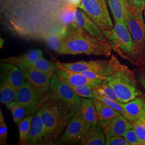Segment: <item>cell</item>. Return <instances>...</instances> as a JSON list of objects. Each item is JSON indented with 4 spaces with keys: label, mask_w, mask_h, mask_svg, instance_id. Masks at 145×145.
Masks as SVG:
<instances>
[{
    "label": "cell",
    "mask_w": 145,
    "mask_h": 145,
    "mask_svg": "<svg viewBox=\"0 0 145 145\" xmlns=\"http://www.w3.org/2000/svg\"><path fill=\"white\" fill-rule=\"evenodd\" d=\"M112 50L108 42L101 40L83 29L71 25L57 53L62 54H83L109 57Z\"/></svg>",
    "instance_id": "cell-1"
},
{
    "label": "cell",
    "mask_w": 145,
    "mask_h": 145,
    "mask_svg": "<svg viewBox=\"0 0 145 145\" xmlns=\"http://www.w3.org/2000/svg\"><path fill=\"white\" fill-rule=\"evenodd\" d=\"M109 61L110 72L106 80L122 103L145 96L133 71L122 64L114 55H111Z\"/></svg>",
    "instance_id": "cell-2"
},
{
    "label": "cell",
    "mask_w": 145,
    "mask_h": 145,
    "mask_svg": "<svg viewBox=\"0 0 145 145\" xmlns=\"http://www.w3.org/2000/svg\"><path fill=\"white\" fill-rule=\"evenodd\" d=\"M45 127L44 141L57 140L75 114L66 104L55 99H47L38 109Z\"/></svg>",
    "instance_id": "cell-3"
},
{
    "label": "cell",
    "mask_w": 145,
    "mask_h": 145,
    "mask_svg": "<svg viewBox=\"0 0 145 145\" xmlns=\"http://www.w3.org/2000/svg\"><path fill=\"white\" fill-rule=\"evenodd\" d=\"M102 32L114 51L123 59L139 66L135 53L133 40L125 23L114 22V25L112 29Z\"/></svg>",
    "instance_id": "cell-4"
},
{
    "label": "cell",
    "mask_w": 145,
    "mask_h": 145,
    "mask_svg": "<svg viewBox=\"0 0 145 145\" xmlns=\"http://www.w3.org/2000/svg\"><path fill=\"white\" fill-rule=\"evenodd\" d=\"M142 12L128 8L126 16V24L133 40L139 66H144L145 63V24Z\"/></svg>",
    "instance_id": "cell-5"
},
{
    "label": "cell",
    "mask_w": 145,
    "mask_h": 145,
    "mask_svg": "<svg viewBox=\"0 0 145 145\" xmlns=\"http://www.w3.org/2000/svg\"><path fill=\"white\" fill-rule=\"evenodd\" d=\"M102 31L114 27L105 0H81L78 7Z\"/></svg>",
    "instance_id": "cell-6"
},
{
    "label": "cell",
    "mask_w": 145,
    "mask_h": 145,
    "mask_svg": "<svg viewBox=\"0 0 145 145\" xmlns=\"http://www.w3.org/2000/svg\"><path fill=\"white\" fill-rule=\"evenodd\" d=\"M47 99H55L66 104L72 111L76 112L81 108L80 97L71 87L61 81L54 73L52 75Z\"/></svg>",
    "instance_id": "cell-7"
},
{
    "label": "cell",
    "mask_w": 145,
    "mask_h": 145,
    "mask_svg": "<svg viewBox=\"0 0 145 145\" xmlns=\"http://www.w3.org/2000/svg\"><path fill=\"white\" fill-rule=\"evenodd\" d=\"M29 81H25L17 91L15 101L26 107V116L34 114L47 98L43 96Z\"/></svg>",
    "instance_id": "cell-8"
},
{
    "label": "cell",
    "mask_w": 145,
    "mask_h": 145,
    "mask_svg": "<svg viewBox=\"0 0 145 145\" xmlns=\"http://www.w3.org/2000/svg\"><path fill=\"white\" fill-rule=\"evenodd\" d=\"M90 126L91 124L84 118L81 110H78L69 121L61 142L67 144H76L88 131Z\"/></svg>",
    "instance_id": "cell-9"
},
{
    "label": "cell",
    "mask_w": 145,
    "mask_h": 145,
    "mask_svg": "<svg viewBox=\"0 0 145 145\" xmlns=\"http://www.w3.org/2000/svg\"><path fill=\"white\" fill-rule=\"evenodd\" d=\"M55 73L57 77L68 85L88 86L93 89H97L101 87V81L93 80L84 76L81 72H75L64 67L62 63L57 61L54 63Z\"/></svg>",
    "instance_id": "cell-10"
},
{
    "label": "cell",
    "mask_w": 145,
    "mask_h": 145,
    "mask_svg": "<svg viewBox=\"0 0 145 145\" xmlns=\"http://www.w3.org/2000/svg\"><path fill=\"white\" fill-rule=\"evenodd\" d=\"M16 66L21 68L27 81L39 93L44 94L48 90L52 76L24 63H18Z\"/></svg>",
    "instance_id": "cell-11"
},
{
    "label": "cell",
    "mask_w": 145,
    "mask_h": 145,
    "mask_svg": "<svg viewBox=\"0 0 145 145\" xmlns=\"http://www.w3.org/2000/svg\"><path fill=\"white\" fill-rule=\"evenodd\" d=\"M62 65L64 67L75 72H81L89 70L105 76H109L110 72V61L106 60L65 62L62 63Z\"/></svg>",
    "instance_id": "cell-12"
},
{
    "label": "cell",
    "mask_w": 145,
    "mask_h": 145,
    "mask_svg": "<svg viewBox=\"0 0 145 145\" xmlns=\"http://www.w3.org/2000/svg\"><path fill=\"white\" fill-rule=\"evenodd\" d=\"M106 139L114 135H124L125 132L133 128L132 123L122 115L99 122Z\"/></svg>",
    "instance_id": "cell-13"
},
{
    "label": "cell",
    "mask_w": 145,
    "mask_h": 145,
    "mask_svg": "<svg viewBox=\"0 0 145 145\" xmlns=\"http://www.w3.org/2000/svg\"><path fill=\"white\" fill-rule=\"evenodd\" d=\"M71 25L83 29L101 40L108 42L102 31L78 8H76L75 10L73 21Z\"/></svg>",
    "instance_id": "cell-14"
},
{
    "label": "cell",
    "mask_w": 145,
    "mask_h": 145,
    "mask_svg": "<svg viewBox=\"0 0 145 145\" xmlns=\"http://www.w3.org/2000/svg\"><path fill=\"white\" fill-rule=\"evenodd\" d=\"M1 75L5 78L17 90L26 81V78L23 71L12 63L2 62L1 64Z\"/></svg>",
    "instance_id": "cell-15"
},
{
    "label": "cell",
    "mask_w": 145,
    "mask_h": 145,
    "mask_svg": "<svg viewBox=\"0 0 145 145\" xmlns=\"http://www.w3.org/2000/svg\"><path fill=\"white\" fill-rule=\"evenodd\" d=\"M45 127L38 111L33 115L31 126L25 144L37 145L44 141Z\"/></svg>",
    "instance_id": "cell-16"
},
{
    "label": "cell",
    "mask_w": 145,
    "mask_h": 145,
    "mask_svg": "<svg viewBox=\"0 0 145 145\" xmlns=\"http://www.w3.org/2000/svg\"><path fill=\"white\" fill-rule=\"evenodd\" d=\"M79 145H106V138L100 125H91L90 129L78 142Z\"/></svg>",
    "instance_id": "cell-17"
},
{
    "label": "cell",
    "mask_w": 145,
    "mask_h": 145,
    "mask_svg": "<svg viewBox=\"0 0 145 145\" xmlns=\"http://www.w3.org/2000/svg\"><path fill=\"white\" fill-rule=\"evenodd\" d=\"M121 105L131 116L135 119L145 120V96L135 97Z\"/></svg>",
    "instance_id": "cell-18"
},
{
    "label": "cell",
    "mask_w": 145,
    "mask_h": 145,
    "mask_svg": "<svg viewBox=\"0 0 145 145\" xmlns=\"http://www.w3.org/2000/svg\"><path fill=\"white\" fill-rule=\"evenodd\" d=\"M106 1L114 22H120L126 24V16L128 11L129 0Z\"/></svg>",
    "instance_id": "cell-19"
},
{
    "label": "cell",
    "mask_w": 145,
    "mask_h": 145,
    "mask_svg": "<svg viewBox=\"0 0 145 145\" xmlns=\"http://www.w3.org/2000/svg\"><path fill=\"white\" fill-rule=\"evenodd\" d=\"M81 105V111L84 118L91 125H96L99 123V117L96 107L91 99L80 97Z\"/></svg>",
    "instance_id": "cell-20"
},
{
    "label": "cell",
    "mask_w": 145,
    "mask_h": 145,
    "mask_svg": "<svg viewBox=\"0 0 145 145\" xmlns=\"http://www.w3.org/2000/svg\"><path fill=\"white\" fill-rule=\"evenodd\" d=\"M0 102L6 106L15 101L18 90H16L5 78L0 77Z\"/></svg>",
    "instance_id": "cell-21"
},
{
    "label": "cell",
    "mask_w": 145,
    "mask_h": 145,
    "mask_svg": "<svg viewBox=\"0 0 145 145\" xmlns=\"http://www.w3.org/2000/svg\"><path fill=\"white\" fill-rule=\"evenodd\" d=\"M91 99L93 101L97 110L99 122L113 118L121 115L118 111L99 99L93 97Z\"/></svg>",
    "instance_id": "cell-22"
},
{
    "label": "cell",
    "mask_w": 145,
    "mask_h": 145,
    "mask_svg": "<svg viewBox=\"0 0 145 145\" xmlns=\"http://www.w3.org/2000/svg\"><path fill=\"white\" fill-rule=\"evenodd\" d=\"M43 57L42 52L39 49H32L26 54L19 57H10L3 60L2 62L15 65L18 62H30L36 61Z\"/></svg>",
    "instance_id": "cell-23"
},
{
    "label": "cell",
    "mask_w": 145,
    "mask_h": 145,
    "mask_svg": "<svg viewBox=\"0 0 145 145\" xmlns=\"http://www.w3.org/2000/svg\"><path fill=\"white\" fill-rule=\"evenodd\" d=\"M20 63L29 65L32 67L42 72L46 73L51 76L55 73L54 63H52L50 61L43 57L33 62H18L15 65Z\"/></svg>",
    "instance_id": "cell-24"
},
{
    "label": "cell",
    "mask_w": 145,
    "mask_h": 145,
    "mask_svg": "<svg viewBox=\"0 0 145 145\" xmlns=\"http://www.w3.org/2000/svg\"><path fill=\"white\" fill-rule=\"evenodd\" d=\"M94 96L95 98L102 101L105 103L107 104L110 107H111L112 108H113L115 110H116L117 111H118L120 114L123 116L125 118H126L128 120H129L130 122L132 123L137 120L135 118H133V117L131 116L130 114H128L126 112L124 108L123 107V106L121 105V103L109 99L108 97H106L99 96V95L96 94V93H94Z\"/></svg>",
    "instance_id": "cell-25"
},
{
    "label": "cell",
    "mask_w": 145,
    "mask_h": 145,
    "mask_svg": "<svg viewBox=\"0 0 145 145\" xmlns=\"http://www.w3.org/2000/svg\"><path fill=\"white\" fill-rule=\"evenodd\" d=\"M7 107L10 110L14 121L17 124H19L26 114V107L24 105L17 101L11 102L7 105Z\"/></svg>",
    "instance_id": "cell-26"
},
{
    "label": "cell",
    "mask_w": 145,
    "mask_h": 145,
    "mask_svg": "<svg viewBox=\"0 0 145 145\" xmlns=\"http://www.w3.org/2000/svg\"><path fill=\"white\" fill-rule=\"evenodd\" d=\"M76 8L70 4L63 7L59 14V20L62 26H70L74 18V11Z\"/></svg>",
    "instance_id": "cell-27"
},
{
    "label": "cell",
    "mask_w": 145,
    "mask_h": 145,
    "mask_svg": "<svg viewBox=\"0 0 145 145\" xmlns=\"http://www.w3.org/2000/svg\"><path fill=\"white\" fill-rule=\"evenodd\" d=\"M63 37L59 30L57 32H50L44 37L45 42L51 48L58 52L60 48Z\"/></svg>",
    "instance_id": "cell-28"
},
{
    "label": "cell",
    "mask_w": 145,
    "mask_h": 145,
    "mask_svg": "<svg viewBox=\"0 0 145 145\" xmlns=\"http://www.w3.org/2000/svg\"><path fill=\"white\" fill-rule=\"evenodd\" d=\"M34 114L26 116V117L23 119L18 124L20 133L19 140L21 144H25L26 138L30 131L32 120Z\"/></svg>",
    "instance_id": "cell-29"
},
{
    "label": "cell",
    "mask_w": 145,
    "mask_h": 145,
    "mask_svg": "<svg viewBox=\"0 0 145 145\" xmlns=\"http://www.w3.org/2000/svg\"><path fill=\"white\" fill-rule=\"evenodd\" d=\"M69 86L74 90V91L80 97L87 99H92L95 97L93 89L89 86L85 85L78 86L71 85Z\"/></svg>",
    "instance_id": "cell-30"
},
{
    "label": "cell",
    "mask_w": 145,
    "mask_h": 145,
    "mask_svg": "<svg viewBox=\"0 0 145 145\" xmlns=\"http://www.w3.org/2000/svg\"><path fill=\"white\" fill-rule=\"evenodd\" d=\"M133 128L138 135L142 145H145V120L137 119L132 123Z\"/></svg>",
    "instance_id": "cell-31"
},
{
    "label": "cell",
    "mask_w": 145,
    "mask_h": 145,
    "mask_svg": "<svg viewBox=\"0 0 145 145\" xmlns=\"http://www.w3.org/2000/svg\"><path fill=\"white\" fill-rule=\"evenodd\" d=\"M101 87L103 88L105 93H106V96H105L106 97L118 101L122 103L121 101L118 97V96L115 93L114 89L110 86V84H109L106 79L102 81L101 83Z\"/></svg>",
    "instance_id": "cell-32"
},
{
    "label": "cell",
    "mask_w": 145,
    "mask_h": 145,
    "mask_svg": "<svg viewBox=\"0 0 145 145\" xmlns=\"http://www.w3.org/2000/svg\"><path fill=\"white\" fill-rule=\"evenodd\" d=\"M123 136L130 145H142L141 141L133 128L127 130Z\"/></svg>",
    "instance_id": "cell-33"
},
{
    "label": "cell",
    "mask_w": 145,
    "mask_h": 145,
    "mask_svg": "<svg viewBox=\"0 0 145 145\" xmlns=\"http://www.w3.org/2000/svg\"><path fill=\"white\" fill-rule=\"evenodd\" d=\"M8 137V127L4 117L0 109V143L1 145L6 144Z\"/></svg>",
    "instance_id": "cell-34"
},
{
    "label": "cell",
    "mask_w": 145,
    "mask_h": 145,
    "mask_svg": "<svg viewBox=\"0 0 145 145\" xmlns=\"http://www.w3.org/2000/svg\"><path fill=\"white\" fill-rule=\"evenodd\" d=\"M106 145H130L123 135H114L106 139Z\"/></svg>",
    "instance_id": "cell-35"
},
{
    "label": "cell",
    "mask_w": 145,
    "mask_h": 145,
    "mask_svg": "<svg viewBox=\"0 0 145 145\" xmlns=\"http://www.w3.org/2000/svg\"><path fill=\"white\" fill-rule=\"evenodd\" d=\"M128 8L138 12H142L145 9V0H129Z\"/></svg>",
    "instance_id": "cell-36"
},
{
    "label": "cell",
    "mask_w": 145,
    "mask_h": 145,
    "mask_svg": "<svg viewBox=\"0 0 145 145\" xmlns=\"http://www.w3.org/2000/svg\"><path fill=\"white\" fill-rule=\"evenodd\" d=\"M82 74H83L84 76H85L86 77L93 80H96V81H102L104 80H105L107 78V76H104L100 75L97 72H95L92 71H84L82 72H81Z\"/></svg>",
    "instance_id": "cell-37"
},
{
    "label": "cell",
    "mask_w": 145,
    "mask_h": 145,
    "mask_svg": "<svg viewBox=\"0 0 145 145\" xmlns=\"http://www.w3.org/2000/svg\"><path fill=\"white\" fill-rule=\"evenodd\" d=\"M137 78L140 86L145 90V66L139 69Z\"/></svg>",
    "instance_id": "cell-38"
},
{
    "label": "cell",
    "mask_w": 145,
    "mask_h": 145,
    "mask_svg": "<svg viewBox=\"0 0 145 145\" xmlns=\"http://www.w3.org/2000/svg\"><path fill=\"white\" fill-rule=\"evenodd\" d=\"M70 4L74 5L75 8H78L81 3V0H69Z\"/></svg>",
    "instance_id": "cell-39"
},
{
    "label": "cell",
    "mask_w": 145,
    "mask_h": 145,
    "mask_svg": "<svg viewBox=\"0 0 145 145\" xmlns=\"http://www.w3.org/2000/svg\"><path fill=\"white\" fill-rule=\"evenodd\" d=\"M144 15H145V12H144Z\"/></svg>",
    "instance_id": "cell-40"
},
{
    "label": "cell",
    "mask_w": 145,
    "mask_h": 145,
    "mask_svg": "<svg viewBox=\"0 0 145 145\" xmlns=\"http://www.w3.org/2000/svg\"></svg>",
    "instance_id": "cell-41"
},
{
    "label": "cell",
    "mask_w": 145,
    "mask_h": 145,
    "mask_svg": "<svg viewBox=\"0 0 145 145\" xmlns=\"http://www.w3.org/2000/svg\"></svg>",
    "instance_id": "cell-42"
}]
</instances>
